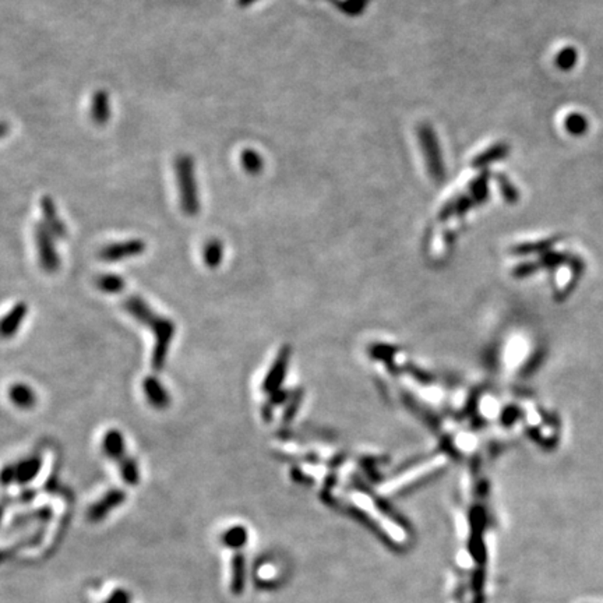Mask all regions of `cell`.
Masks as SVG:
<instances>
[{
    "label": "cell",
    "instance_id": "1",
    "mask_svg": "<svg viewBox=\"0 0 603 603\" xmlns=\"http://www.w3.org/2000/svg\"><path fill=\"white\" fill-rule=\"evenodd\" d=\"M122 306L133 319L150 328V331L154 334L155 345L152 350L151 366L155 373L162 372L169 354L172 338L175 335V323L155 313L139 295H130L125 298Z\"/></svg>",
    "mask_w": 603,
    "mask_h": 603
},
{
    "label": "cell",
    "instance_id": "2",
    "mask_svg": "<svg viewBox=\"0 0 603 603\" xmlns=\"http://www.w3.org/2000/svg\"><path fill=\"white\" fill-rule=\"evenodd\" d=\"M175 174L178 180L180 209L187 216H196L200 211V203L194 175V161L190 155L183 154L175 159Z\"/></svg>",
    "mask_w": 603,
    "mask_h": 603
},
{
    "label": "cell",
    "instance_id": "3",
    "mask_svg": "<svg viewBox=\"0 0 603 603\" xmlns=\"http://www.w3.org/2000/svg\"><path fill=\"white\" fill-rule=\"evenodd\" d=\"M34 239L42 270L48 274L56 273L61 267V257L55 248V236L48 231L43 222H36L34 226Z\"/></svg>",
    "mask_w": 603,
    "mask_h": 603
},
{
    "label": "cell",
    "instance_id": "4",
    "mask_svg": "<svg viewBox=\"0 0 603 603\" xmlns=\"http://www.w3.org/2000/svg\"><path fill=\"white\" fill-rule=\"evenodd\" d=\"M41 468H42V457L39 454H34L14 465L4 466L1 472V482L4 486L10 483L27 485L33 479H36Z\"/></svg>",
    "mask_w": 603,
    "mask_h": 603
},
{
    "label": "cell",
    "instance_id": "5",
    "mask_svg": "<svg viewBox=\"0 0 603 603\" xmlns=\"http://www.w3.org/2000/svg\"><path fill=\"white\" fill-rule=\"evenodd\" d=\"M145 248L147 245L142 239H129L125 242H116L104 246L98 253V258L107 263H116L126 258L137 257L145 251Z\"/></svg>",
    "mask_w": 603,
    "mask_h": 603
},
{
    "label": "cell",
    "instance_id": "6",
    "mask_svg": "<svg viewBox=\"0 0 603 603\" xmlns=\"http://www.w3.org/2000/svg\"><path fill=\"white\" fill-rule=\"evenodd\" d=\"M126 500V493L125 491L120 489H110L108 491L104 496L100 500H97L87 511V517L90 521L93 523H100L104 521L109 515L110 511H113L115 508H117L119 505H122Z\"/></svg>",
    "mask_w": 603,
    "mask_h": 603
},
{
    "label": "cell",
    "instance_id": "7",
    "mask_svg": "<svg viewBox=\"0 0 603 603\" xmlns=\"http://www.w3.org/2000/svg\"><path fill=\"white\" fill-rule=\"evenodd\" d=\"M289 356L290 351L288 347H284L280 354L277 356L276 362L273 363L270 372L266 374L264 382L261 384V390L264 394L271 395L276 391L281 390V384L284 382L285 374H286V367H288V362H289Z\"/></svg>",
    "mask_w": 603,
    "mask_h": 603
},
{
    "label": "cell",
    "instance_id": "8",
    "mask_svg": "<svg viewBox=\"0 0 603 603\" xmlns=\"http://www.w3.org/2000/svg\"><path fill=\"white\" fill-rule=\"evenodd\" d=\"M41 213H42V222L48 228V231L56 238V239H66L68 238V228L62 218L58 214L56 204L53 203L52 197L43 196L41 199Z\"/></svg>",
    "mask_w": 603,
    "mask_h": 603
},
{
    "label": "cell",
    "instance_id": "9",
    "mask_svg": "<svg viewBox=\"0 0 603 603\" xmlns=\"http://www.w3.org/2000/svg\"><path fill=\"white\" fill-rule=\"evenodd\" d=\"M142 391L150 402V405L155 409H167L171 404V395L164 387V384L155 376H148L142 380Z\"/></svg>",
    "mask_w": 603,
    "mask_h": 603
},
{
    "label": "cell",
    "instance_id": "10",
    "mask_svg": "<svg viewBox=\"0 0 603 603\" xmlns=\"http://www.w3.org/2000/svg\"><path fill=\"white\" fill-rule=\"evenodd\" d=\"M103 450L108 458L113 460L116 463L122 458H125L127 453H126V443H125L123 434L116 429L108 430L103 439Z\"/></svg>",
    "mask_w": 603,
    "mask_h": 603
},
{
    "label": "cell",
    "instance_id": "11",
    "mask_svg": "<svg viewBox=\"0 0 603 603\" xmlns=\"http://www.w3.org/2000/svg\"><path fill=\"white\" fill-rule=\"evenodd\" d=\"M27 312H28V306L24 302H20L16 306H13V309L3 318L0 331L4 338H10L17 332L21 323L27 316Z\"/></svg>",
    "mask_w": 603,
    "mask_h": 603
},
{
    "label": "cell",
    "instance_id": "12",
    "mask_svg": "<svg viewBox=\"0 0 603 603\" xmlns=\"http://www.w3.org/2000/svg\"><path fill=\"white\" fill-rule=\"evenodd\" d=\"M10 401L20 409H31L36 402V395L34 390L23 383H17L9 390Z\"/></svg>",
    "mask_w": 603,
    "mask_h": 603
},
{
    "label": "cell",
    "instance_id": "13",
    "mask_svg": "<svg viewBox=\"0 0 603 603\" xmlns=\"http://www.w3.org/2000/svg\"><path fill=\"white\" fill-rule=\"evenodd\" d=\"M91 117L98 126H104L109 120L110 110H109V95L107 91L100 90L94 94L93 104H91Z\"/></svg>",
    "mask_w": 603,
    "mask_h": 603
},
{
    "label": "cell",
    "instance_id": "14",
    "mask_svg": "<svg viewBox=\"0 0 603 603\" xmlns=\"http://www.w3.org/2000/svg\"><path fill=\"white\" fill-rule=\"evenodd\" d=\"M245 581H246V562L242 553H236L232 560V578H231L234 594L236 595L242 594L245 588Z\"/></svg>",
    "mask_w": 603,
    "mask_h": 603
},
{
    "label": "cell",
    "instance_id": "15",
    "mask_svg": "<svg viewBox=\"0 0 603 603\" xmlns=\"http://www.w3.org/2000/svg\"><path fill=\"white\" fill-rule=\"evenodd\" d=\"M117 468H119V472H120L122 479H123L127 485H130V486H136V485H139V481H140V471H139L137 461H136L133 457H130V456L127 454L125 458H122L120 461L117 462Z\"/></svg>",
    "mask_w": 603,
    "mask_h": 603
},
{
    "label": "cell",
    "instance_id": "16",
    "mask_svg": "<svg viewBox=\"0 0 603 603\" xmlns=\"http://www.w3.org/2000/svg\"><path fill=\"white\" fill-rule=\"evenodd\" d=\"M248 530L242 525L231 527L222 533V543L229 549H241L248 543Z\"/></svg>",
    "mask_w": 603,
    "mask_h": 603
},
{
    "label": "cell",
    "instance_id": "17",
    "mask_svg": "<svg viewBox=\"0 0 603 603\" xmlns=\"http://www.w3.org/2000/svg\"><path fill=\"white\" fill-rule=\"evenodd\" d=\"M241 164L248 175H258L264 168V161L261 155L253 148H246L241 152Z\"/></svg>",
    "mask_w": 603,
    "mask_h": 603
},
{
    "label": "cell",
    "instance_id": "18",
    "mask_svg": "<svg viewBox=\"0 0 603 603\" xmlns=\"http://www.w3.org/2000/svg\"><path fill=\"white\" fill-rule=\"evenodd\" d=\"M95 285L100 290L110 293V295H116V293H122L126 288V283L122 277L116 276V274H103L98 276L95 278Z\"/></svg>",
    "mask_w": 603,
    "mask_h": 603
},
{
    "label": "cell",
    "instance_id": "19",
    "mask_svg": "<svg viewBox=\"0 0 603 603\" xmlns=\"http://www.w3.org/2000/svg\"><path fill=\"white\" fill-rule=\"evenodd\" d=\"M203 257H204L206 266L211 270H215L222 263V257H224V245L221 243V241L210 239L204 246Z\"/></svg>",
    "mask_w": 603,
    "mask_h": 603
},
{
    "label": "cell",
    "instance_id": "20",
    "mask_svg": "<svg viewBox=\"0 0 603 603\" xmlns=\"http://www.w3.org/2000/svg\"><path fill=\"white\" fill-rule=\"evenodd\" d=\"M568 133L572 136H584L589 127L588 119L581 113H571L565 120Z\"/></svg>",
    "mask_w": 603,
    "mask_h": 603
},
{
    "label": "cell",
    "instance_id": "21",
    "mask_svg": "<svg viewBox=\"0 0 603 603\" xmlns=\"http://www.w3.org/2000/svg\"><path fill=\"white\" fill-rule=\"evenodd\" d=\"M578 61V53L574 48H565L556 56V65L562 70H571Z\"/></svg>",
    "mask_w": 603,
    "mask_h": 603
},
{
    "label": "cell",
    "instance_id": "22",
    "mask_svg": "<svg viewBox=\"0 0 603 603\" xmlns=\"http://www.w3.org/2000/svg\"><path fill=\"white\" fill-rule=\"evenodd\" d=\"M300 395H302V394H300V390L295 391V392L292 394V397H290V399H289V405H288V407H286V409H285V422H289V421H292V419H293V416H295V414H296V411H298V408H299Z\"/></svg>",
    "mask_w": 603,
    "mask_h": 603
},
{
    "label": "cell",
    "instance_id": "23",
    "mask_svg": "<svg viewBox=\"0 0 603 603\" xmlns=\"http://www.w3.org/2000/svg\"><path fill=\"white\" fill-rule=\"evenodd\" d=\"M105 603H130V598L126 594V591L117 589L113 594H110V597L108 598Z\"/></svg>",
    "mask_w": 603,
    "mask_h": 603
},
{
    "label": "cell",
    "instance_id": "24",
    "mask_svg": "<svg viewBox=\"0 0 603 603\" xmlns=\"http://www.w3.org/2000/svg\"><path fill=\"white\" fill-rule=\"evenodd\" d=\"M286 397H288V392H286V390L276 391V392H273L271 395H268L267 402H270L273 407H277V405H280V404H283V402H284L285 399H286Z\"/></svg>",
    "mask_w": 603,
    "mask_h": 603
},
{
    "label": "cell",
    "instance_id": "25",
    "mask_svg": "<svg viewBox=\"0 0 603 603\" xmlns=\"http://www.w3.org/2000/svg\"><path fill=\"white\" fill-rule=\"evenodd\" d=\"M501 152L504 154V147H496V148L491 150L486 155H483V157H486V158H479V165H483V164H488V162H491V161H495L497 157H500V155H501Z\"/></svg>",
    "mask_w": 603,
    "mask_h": 603
},
{
    "label": "cell",
    "instance_id": "26",
    "mask_svg": "<svg viewBox=\"0 0 603 603\" xmlns=\"http://www.w3.org/2000/svg\"><path fill=\"white\" fill-rule=\"evenodd\" d=\"M273 409H274V407L270 402L266 401L263 404V407H261V415H263V419L266 422H271L273 421Z\"/></svg>",
    "mask_w": 603,
    "mask_h": 603
},
{
    "label": "cell",
    "instance_id": "27",
    "mask_svg": "<svg viewBox=\"0 0 603 603\" xmlns=\"http://www.w3.org/2000/svg\"><path fill=\"white\" fill-rule=\"evenodd\" d=\"M257 0H238V6L239 7H248V6H251L253 3H256Z\"/></svg>",
    "mask_w": 603,
    "mask_h": 603
}]
</instances>
